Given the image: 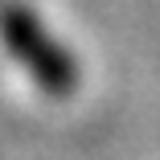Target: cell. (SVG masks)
<instances>
[{
	"mask_svg": "<svg viewBox=\"0 0 160 160\" xmlns=\"http://www.w3.org/2000/svg\"><path fill=\"white\" fill-rule=\"evenodd\" d=\"M0 45L25 66V74L45 94L66 99V94L78 90V62L49 37V29L25 4H4L0 8Z\"/></svg>",
	"mask_w": 160,
	"mask_h": 160,
	"instance_id": "cell-1",
	"label": "cell"
}]
</instances>
